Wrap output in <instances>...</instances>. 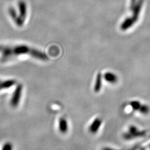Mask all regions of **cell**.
Segmentation results:
<instances>
[{
    "label": "cell",
    "instance_id": "obj_1",
    "mask_svg": "<svg viewBox=\"0 0 150 150\" xmlns=\"http://www.w3.org/2000/svg\"><path fill=\"white\" fill-rule=\"evenodd\" d=\"M146 134V131H139L134 126H131L129 131L123 134V139L126 140H131L137 137H142Z\"/></svg>",
    "mask_w": 150,
    "mask_h": 150
},
{
    "label": "cell",
    "instance_id": "obj_2",
    "mask_svg": "<svg viewBox=\"0 0 150 150\" xmlns=\"http://www.w3.org/2000/svg\"><path fill=\"white\" fill-rule=\"evenodd\" d=\"M23 87L21 84L18 85L14 91L12 97L11 98V105L12 107H16L18 105L21 97L22 91Z\"/></svg>",
    "mask_w": 150,
    "mask_h": 150
},
{
    "label": "cell",
    "instance_id": "obj_3",
    "mask_svg": "<svg viewBox=\"0 0 150 150\" xmlns=\"http://www.w3.org/2000/svg\"><path fill=\"white\" fill-rule=\"evenodd\" d=\"M102 121L101 119L99 117H97L93 122L91 123L89 131L92 134H96L98 131L99 129L100 128Z\"/></svg>",
    "mask_w": 150,
    "mask_h": 150
},
{
    "label": "cell",
    "instance_id": "obj_4",
    "mask_svg": "<svg viewBox=\"0 0 150 150\" xmlns=\"http://www.w3.org/2000/svg\"><path fill=\"white\" fill-rule=\"evenodd\" d=\"M32 48H29L26 46H19L13 47L14 54H31L32 52Z\"/></svg>",
    "mask_w": 150,
    "mask_h": 150
},
{
    "label": "cell",
    "instance_id": "obj_5",
    "mask_svg": "<svg viewBox=\"0 0 150 150\" xmlns=\"http://www.w3.org/2000/svg\"><path fill=\"white\" fill-rule=\"evenodd\" d=\"M18 8L20 11V16L25 20L27 14V7L26 4L23 1H20L18 3Z\"/></svg>",
    "mask_w": 150,
    "mask_h": 150
},
{
    "label": "cell",
    "instance_id": "obj_6",
    "mask_svg": "<svg viewBox=\"0 0 150 150\" xmlns=\"http://www.w3.org/2000/svg\"><path fill=\"white\" fill-rule=\"evenodd\" d=\"M59 130L62 134H66L68 131V123L67 120L64 117L59 119Z\"/></svg>",
    "mask_w": 150,
    "mask_h": 150
},
{
    "label": "cell",
    "instance_id": "obj_7",
    "mask_svg": "<svg viewBox=\"0 0 150 150\" xmlns=\"http://www.w3.org/2000/svg\"><path fill=\"white\" fill-rule=\"evenodd\" d=\"M105 80L110 83H115L117 81V76L112 72H107L104 75Z\"/></svg>",
    "mask_w": 150,
    "mask_h": 150
},
{
    "label": "cell",
    "instance_id": "obj_8",
    "mask_svg": "<svg viewBox=\"0 0 150 150\" xmlns=\"http://www.w3.org/2000/svg\"><path fill=\"white\" fill-rule=\"evenodd\" d=\"M102 87V76L101 73H98L97 75L96 80L94 87V91L95 92H98L100 91Z\"/></svg>",
    "mask_w": 150,
    "mask_h": 150
},
{
    "label": "cell",
    "instance_id": "obj_9",
    "mask_svg": "<svg viewBox=\"0 0 150 150\" xmlns=\"http://www.w3.org/2000/svg\"><path fill=\"white\" fill-rule=\"evenodd\" d=\"M16 83V81L13 80H7L0 83V90H3V89H6L8 88L11 87V86L14 85Z\"/></svg>",
    "mask_w": 150,
    "mask_h": 150
},
{
    "label": "cell",
    "instance_id": "obj_10",
    "mask_svg": "<svg viewBox=\"0 0 150 150\" xmlns=\"http://www.w3.org/2000/svg\"><path fill=\"white\" fill-rule=\"evenodd\" d=\"M139 110L142 114L147 115L150 112V108L147 105H141Z\"/></svg>",
    "mask_w": 150,
    "mask_h": 150
},
{
    "label": "cell",
    "instance_id": "obj_11",
    "mask_svg": "<svg viewBox=\"0 0 150 150\" xmlns=\"http://www.w3.org/2000/svg\"><path fill=\"white\" fill-rule=\"evenodd\" d=\"M130 105L134 110H139L141 104L138 101H132L130 103Z\"/></svg>",
    "mask_w": 150,
    "mask_h": 150
},
{
    "label": "cell",
    "instance_id": "obj_12",
    "mask_svg": "<svg viewBox=\"0 0 150 150\" xmlns=\"http://www.w3.org/2000/svg\"><path fill=\"white\" fill-rule=\"evenodd\" d=\"M9 13H10V15H11V17H12V18L14 20V21H15L16 18H17V17H18L17 15L16 11H15V10L13 8H12V7L10 8V9H9Z\"/></svg>",
    "mask_w": 150,
    "mask_h": 150
},
{
    "label": "cell",
    "instance_id": "obj_13",
    "mask_svg": "<svg viewBox=\"0 0 150 150\" xmlns=\"http://www.w3.org/2000/svg\"><path fill=\"white\" fill-rule=\"evenodd\" d=\"M2 150H13V146L10 142H7L3 146Z\"/></svg>",
    "mask_w": 150,
    "mask_h": 150
},
{
    "label": "cell",
    "instance_id": "obj_14",
    "mask_svg": "<svg viewBox=\"0 0 150 150\" xmlns=\"http://www.w3.org/2000/svg\"><path fill=\"white\" fill-rule=\"evenodd\" d=\"M136 2V0H131V8L132 9H133V8L134 7V4Z\"/></svg>",
    "mask_w": 150,
    "mask_h": 150
},
{
    "label": "cell",
    "instance_id": "obj_15",
    "mask_svg": "<svg viewBox=\"0 0 150 150\" xmlns=\"http://www.w3.org/2000/svg\"><path fill=\"white\" fill-rule=\"evenodd\" d=\"M5 48V47H2V46H0V52H3L4 51V49Z\"/></svg>",
    "mask_w": 150,
    "mask_h": 150
},
{
    "label": "cell",
    "instance_id": "obj_16",
    "mask_svg": "<svg viewBox=\"0 0 150 150\" xmlns=\"http://www.w3.org/2000/svg\"><path fill=\"white\" fill-rule=\"evenodd\" d=\"M102 150H113L112 149H111V148H108V147H105L104 149H103Z\"/></svg>",
    "mask_w": 150,
    "mask_h": 150
}]
</instances>
